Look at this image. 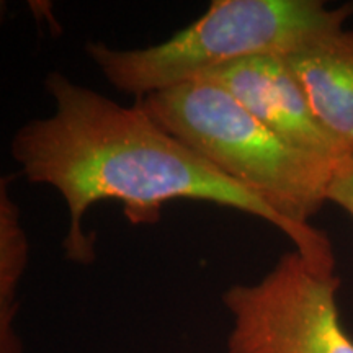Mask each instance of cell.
<instances>
[{"label": "cell", "instance_id": "6", "mask_svg": "<svg viewBox=\"0 0 353 353\" xmlns=\"http://www.w3.org/2000/svg\"><path fill=\"white\" fill-rule=\"evenodd\" d=\"M317 120L353 154V28L325 34L285 56Z\"/></svg>", "mask_w": 353, "mask_h": 353}, {"label": "cell", "instance_id": "1", "mask_svg": "<svg viewBox=\"0 0 353 353\" xmlns=\"http://www.w3.org/2000/svg\"><path fill=\"white\" fill-rule=\"evenodd\" d=\"M52 113L21 125L12 157L28 182L54 188L65 203L69 228L63 249L72 262L95 260V236L83 218L99 201L121 203L131 224H154L174 200H198L259 218L283 232L312 268L335 272L327 234L299 229L241 185L214 169L145 113L70 81L59 70L44 79Z\"/></svg>", "mask_w": 353, "mask_h": 353}, {"label": "cell", "instance_id": "3", "mask_svg": "<svg viewBox=\"0 0 353 353\" xmlns=\"http://www.w3.org/2000/svg\"><path fill=\"white\" fill-rule=\"evenodd\" d=\"M172 136L299 229L327 203L335 164L299 151L226 90L192 81L138 100Z\"/></svg>", "mask_w": 353, "mask_h": 353}, {"label": "cell", "instance_id": "2", "mask_svg": "<svg viewBox=\"0 0 353 353\" xmlns=\"http://www.w3.org/2000/svg\"><path fill=\"white\" fill-rule=\"evenodd\" d=\"M350 17L353 2L330 8L321 0H213L165 41L132 50L97 41L85 52L110 85L143 100L245 57L294 54Z\"/></svg>", "mask_w": 353, "mask_h": 353}, {"label": "cell", "instance_id": "7", "mask_svg": "<svg viewBox=\"0 0 353 353\" xmlns=\"http://www.w3.org/2000/svg\"><path fill=\"white\" fill-rule=\"evenodd\" d=\"M28 262V239L20 208L10 195V176L0 180V353H23L15 332L19 286Z\"/></svg>", "mask_w": 353, "mask_h": 353}, {"label": "cell", "instance_id": "4", "mask_svg": "<svg viewBox=\"0 0 353 353\" xmlns=\"http://www.w3.org/2000/svg\"><path fill=\"white\" fill-rule=\"evenodd\" d=\"M335 272L316 270L298 250L281 255L257 283L223 293L232 316L228 353H353Z\"/></svg>", "mask_w": 353, "mask_h": 353}, {"label": "cell", "instance_id": "5", "mask_svg": "<svg viewBox=\"0 0 353 353\" xmlns=\"http://www.w3.org/2000/svg\"><path fill=\"white\" fill-rule=\"evenodd\" d=\"M196 81L211 82L226 90L268 130L299 151L332 164L348 156L317 120L285 56H250L211 70Z\"/></svg>", "mask_w": 353, "mask_h": 353}, {"label": "cell", "instance_id": "8", "mask_svg": "<svg viewBox=\"0 0 353 353\" xmlns=\"http://www.w3.org/2000/svg\"><path fill=\"white\" fill-rule=\"evenodd\" d=\"M327 203L337 205L353 218V154L335 164L327 188Z\"/></svg>", "mask_w": 353, "mask_h": 353}]
</instances>
